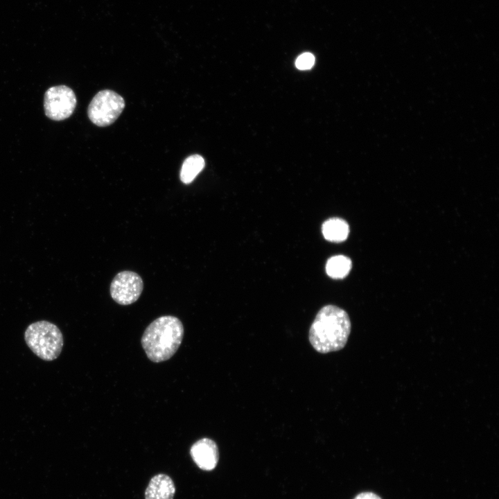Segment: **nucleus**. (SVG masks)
Here are the masks:
<instances>
[{
	"label": "nucleus",
	"instance_id": "10",
	"mask_svg": "<svg viewBox=\"0 0 499 499\" xmlns=\"http://www.w3.org/2000/svg\"><path fill=\"white\" fill-rule=\"evenodd\" d=\"M205 165L204 158L200 155H192L183 162L180 173V180L186 184L192 182L202 171Z\"/></svg>",
	"mask_w": 499,
	"mask_h": 499
},
{
	"label": "nucleus",
	"instance_id": "9",
	"mask_svg": "<svg viewBox=\"0 0 499 499\" xmlns=\"http://www.w3.org/2000/svg\"><path fill=\"white\" fill-rule=\"evenodd\" d=\"M322 229L325 239L334 243L345 240L349 233L348 223L339 218H332L326 220L322 225Z\"/></svg>",
	"mask_w": 499,
	"mask_h": 499
},
{
	"label": "nucleus",
	"instance_id": "2",
	"mask_svg": "<svg viewBox=\"0 0 499 499\" xmlns=\"http://www.w3.org/2000/svg\"><path fill=\"white\" fill-rule=\"evenodd\" d=\"M184 327L180 319L172 315L161 316L144 331L141 345L148 358L154 362L170 359L177 351L183 339Z\"/></svg>",
	"mask_w": 499,
	"mask_h": 499
},
{
	"label": "nucleus",
	"instance_id": "6",
	"mask_svg": "<svg viewBox=\"0 0 499 499\" xmlns=\"http://www.w3.org/2000/svg\"><path fill=\"white\" fill-rule=\"evenodd\" d=\"M143 289L141 277L133 271L119 272L110 284L112 298L119 304L130 305L140 297Z\"/></svg>",
	"mask_w": 499,
	"mask_h": 499
},
{
	"label": "nucleus",
	"instance_id": "7",
	"mask_svg": "<svg viewBox=\"0 0 499 499\" xmlns=\"http://www.w3.org/2000/svg\"><path fill=\"white\" fill-rule=\"evenodd\" d=\"M190 455L195 464L202 470L214 469L219 459L216 442L209 438H202L195 442L190 449Z\"/></svg>",
	"mask_w": 499,
	"mask_h": 499
},
{
	"label": "nucleus",
	"instance_id": "3",
	"mask_svg": "<svg viewBox=\"0 0 499 499\" xmlns=\"http://www.w3.org/2000/svg\"><path fill=\"white\" fill-rule=\"evenodd\" d=\"M24 340L29 349L46 361L55 360L60 356L64 344L63 335L59 328L46 320L37 321L28 326L24 332Z\"/></svg>",
	"mask_w": 499,
	"mask_h": 499
},
{
	"label": "nucleus",
	"instance_id": "8",
	"mask_svg": "<svg viewBox=\"0 0 499 499\" xmlns=\"http://www.w3.org/2000/svg\"><path fill=\"white\" fill-rule=\"evenodd\" d=\"M175 486L170 476L159 473L150 480L145 491V499H173Z\"/></svg>",
	"mask_w": 499,
	"mask_h": 499
},
{
	"label": "nucleus",
	"instance_id": "1",
	"mask_svg": "<svg viewBox=\"0 0 499 499\" xmlns=\"http://www.w3.org/2000/svg\"><path fill=\"white\" fill-rule=\"evenodd\" d=\"M351 321L342 308L326 305L322 307L309 330V341L319 353L337 351L346 345L350 332Z\"/></svg>",
	"mask_w": 499,
	"mask_h": 499
},
{
	"label": "nucleus",
	"instance_id": "11",
	"mask_svg": "<svg viewBox=\"0 0 499 499\" xmlns=\"http://www.w3.org/2000/svg\"><path fill=\"white\" fill-rule=\"evenodd\" d=\"M351 261L347 256L337 255L328 259L326 264V274L333 279L345 277L351 269Z\"/></svg>",
	"mask_w": 499,
	"mask_h": 499
},
{
	"label": "nucleus",
	"instance_id": "13",
	"mask_svg": "<svg viewBox=\"0 0 499 499\" xmlns=\"http://www.w3.org/2000/svg\"><path fill=\"white\" fill-rule=\"evenodd\" d=\"M354 499H381L378 496L371 492H365L358 494Z\"/></svg>",
	"mask_w": 499,
	"mask_h": 499
},
{
	"label": "nucleus",
	"instance_id": "5",
	"mask_svg": "<svg viewBox=\"0 0 499 499\" xmlns=\"http://www.w3.org/2000/svg\"><path fill=\"white\" fill-rule=\"evenodd\" d=\"M76 106V95L67 86L51 87L44 94L45 114L51 120L62 121L69 118L73 114Z\"/></svg>",
	"mask_w": 499,
	"mask_h": 499
},
{
	"label": "nucleus",
	"instance_id": "12",
	"mask_svg": "<svg viewBox=\"0 0 499 499\" xmlns=\"http://www.w3.org/2000/svg\"><path fill=\"white\" fill-rule=\"evenodd\" d=\"M315 64V57L310 53H304L296 60L295 66L300 70L310 69Z\"/></svg>",
	"mask_w": 499,
	"mask_h": 499
},
{
	"label": "nucleus",
	"instance_id": "4",
	"mask_svg": "<svg viewBox=\"0 0 499 499\" xmlns=\"http://www.w3.org/2000/svg\"><path fill=\"white\" fill-rule=\"evenodd\" d=\"M125 101L114 91L104 89L98 92L90 102L87 114L90 121L99 127L112 124L122 113Z\"/></svg>",
	"mask_w": 499,
	"mask_h": 499
}]
</instances>
